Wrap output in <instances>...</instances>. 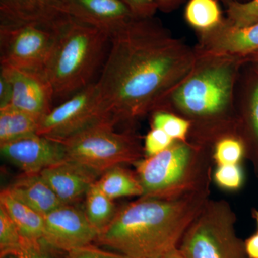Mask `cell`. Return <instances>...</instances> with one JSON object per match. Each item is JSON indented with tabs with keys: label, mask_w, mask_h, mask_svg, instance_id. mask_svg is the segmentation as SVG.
<instances>
[{
	"label": "cell",
	"mask_w": 258,
	"mask_h": 258,
	"mask_svg": "<svg viewBox=\"0 0 258 258\" xmlns=\"http://www.w3.org/2000/svg\"><path fill=\"white\" fill-rule=\"evenodd\" d=\"M109 42L96 87L102 112L115 125L135 123L152 113L196 60L195 47L153 18L131 19L111 34Z\"/></svg>",
	"instance_id": "1"
},
{
	"label": "cell",
	"mask_w": 258,
	"mask_h": 258,
	"mask_svg": "<svg viewBox=\"0 0 258 258\" xmlns=\"http://www.w3.org/2000/svg\"><path fill=\"white\" fill-rule=\"evenodd\" d=\"M195 49L191 71L161 98L154 111L170 112L189 120V134L202 144L238 130L237 89L246 59Z\"/></svg>",
	"instance_id": "2"
},
{
	"label": "cell",
	"mask_w": 258,
	"mask_h": 258,
	"mask_svg": "<svg viewBox=\"0 0 258 258\" xmlns=\"http://www.w3.org/2000/svg\"><path fill=\"white\" fill-rule=\"evenodd\" d=\"M206 198L198 189L171 199L141 198L118 209L96 242L131 258H163L178 248Z\"/></svg>",
	"instance_id": "3"
},
{
	"label": "cell",
	"mask_w": 258,
	"mask_h": 258,
	"mask_svg": "<svg viewBox=\"0 0 258 258\" xmlns=\"http://www.w3.org/2000/svg\"><path fill=\"white\" fill-rule=\"evenodd\" d=\"M110 35L71 17L61 27L45 74L55 98H66L89 86L99 67Z\"/></svg>",
	"instance_id": "4"
},
{
	"label": "cell",
	"mask_w": 258,
	"mask_h": 258,
	"mask_svg": "<svg viewBox=\"0 0 258 258\" xmlns=\"http://www.w3.org/2000/svg\"><path fill=\"white\" fill-rule=\"evenodd\" d=\"M115 125L104 120L60 141L66 159L87 168L99 177L113 166L141 160L144 149L138 137L129 130L117 132Z\"/></svg>",
	"instance_id": "5"
},
{
	"label": "cell",
	"mask_w": 258,
	"mask_h": 258,
	"mask_svg": "<svg viewBox=\"0 0 258 258\" xmlns=\"http://www.w3.org/2000/svg\"><path fill=\"white\" fill-rule=\"evenodd\" d=\"M200 144L175 141L156 155L136 162L142 198L171 199L195 189V160Z\"/></svg>",
	"instance_id": "6"
},
{
	"label": "cell",
	"mask_w": 258,
	"mask_h": 258,
	"mask_svg": "<svg viewBox=\"0 0 258 258\" xmlns=\"http://www.w3.org/2000/svg\"><path fill=\"white\" fill-rule=\"evenodd\" d=\"M225 202H208L186 231L179 249L186 258H248Z\"/></svg>",
	"instance_id": "7"
},
{
	"label": "cell",
	"mask_w": 258,
	"mask_h": 258,
	"mask_svg": "<svg viewBox=\"0 0 258 258\" xmlns=\"http://www.w3.org/2000/svg\"><path fill=\"white\" fill-rule=\"evenodd\" d=\"M64 23L47 26L0 20V64L45 73Z\"/></svg>",
	"instance_id": "8"
},
{
	"label": "cell",
	"mask_w": 258,
	"mask_h": 258,
	"mask_svg": "<svg viewBox=\"0 0 258 258\" xmlns=\"http://www.w3.org/2000/svg\"><path fill=\"white\" fill-rule=\"evenodd\" d=\"M104 120H110L98 105L96 83H92L52 108L40 121L37 134L60 142Z\"/></svg>",
	"instance_id": "9"
},
{
	"label": "cell",
	"mask_w": 258,
	"mask_h": 258,
	"mask_svg": "<svg viewBox=\"0 0 258 258\" xmlns=\"http://www.w3.org/2000/svg\"><path fill=\"white\" fill-rule=\"evenodd\" d=\"M98 235L84 210L74 205H62L44 216L42 240L60 252L66 253L91 244Z\"/></svg>",
	"instance_id": "10"
},
{
	"label": "cell",
	"mask_w": 258,
	"mask_h": 258,
	"mask_svg": "<svg viewBox=\"0 0 258 258\" xmlns=\"http://www.w3.org/2000/svg\"><path fill=\"white\" fill-rule=\"evenodd\" d=\"M1 75L11 84L10 105L41 121L52 110L53 89L45 73L1 66Z\"/></svg>",
	"instance_id": "11"
},
{
	"label": "cell",
	"mask_w": 258,
	"mask_h": 258,
	"mask_svg": "<svg viewBox=\"0 0 258 258\" xmlns=\"http://www.w3.org/2000/svg\"><path fill=\"white\" fill-rule=\"evenodd\" d=\"M2 155L24 174H40L66 159L63 144L43 136L35 135L0 144Z\"/></svg>",
	"instance_id": "12"
},
{
	"label": "cell",
	"mask_w": 258,
	"mask_h": 258,
	"mask_svg": "<svg viewBox=\"0 0 258 258\" xmlns=\"http://www.w3.org/2000/svg\"><path fill=\"white\" fill-rule=\"evenodd\" d=\"M197 47L221 55L247 57L258 52V23L237 27L224 19L213 30L199 32Z\"/></svg>",
	"instance_id": "13"
},
{
	"label": "cell",
	"mask_w": 258,
	"mask_h": 258,
	"mask_svg": "<svg viewBox=\"0 0 258 258\" xmlns=\"http://www.w3.org/2000/svg\"><path fill=\"white\" fill-rule=\"evenodd\" d=\"M63 205H72L86 197L99 176L74 161H64L40 173Z\"/></svg>",
	"instance_id": "14"
},
{
	"label": "cell",
	"mask_w": 258,
	"mask_h": 258,
	"mask_svg": "<svg viewBox=\"0 0 258 258\" xmlns=\"http://www.w3.org/2000/svg\"><path fill=\"white\" fill-rule=\"evenodd\" d=\"M70 18V0H0L2 21L58 26Z\"/></svg>",
	"instance_id": "15"
},
{
	"label": "cell",
	"mask_w": 258,
	"mask_h": 258,
	"mask_svg": "<svg viewBox=\"0 0 258 258\" xmlns=\"http://www.w3.org/2000/svg\"><path fill=\"white\" fill-rule=\"evenodd\" d=\"M70 15L101 29L110 36L134 18L121 0H70Z\"/></svg>",
	"instance_id": "16"
},
{
	"label": "cell",
	"mask_w": 258,
	"mask_h": 258,
	"mask_svg": "<svg viewBox=\"0 0 258 258\" xmlns=\"http://www.w3.org/2000/svg\"><path fill=\"white\" fill-rule=\"evenodd\" d=\"M14 198L45 216L63 205L39 174H24L7 188Z\"/></svg>",
	"instance_id": "17"
},
{
	"label": "cell",
	"mask_w": 258,
	"mask_h": 258,
	"mask_svg": "<svg viewBox=\"0 0 258 258\" xmlns=\"http://www.w3.org/2000/svg\"><path fill=\"white\" fill-rule=\"evenodd\" d=\"M0 205L6 210L18 226L24 238L42 240L44 229L43 215L14 198L8 189H2Z\"/></svg>",
	"instance_id": "18"
},
{
	"label": "cell",
	"mask_w": 258,
	"mask_h": 258,
	"mask_svg": "<svg viewBox=\"0 0 258 258\" xmlns=\"http://www.w3.org/2000/svg\"><path fill=\"white\" fill-rule=\"evenodd\" d=\"M40 120L11 105L0 108V144L35 135Z\"/></svg>",
	"instance_id": "19"
},
{
	"label": "cell",
	"mask_w": 258,
	"mask_h": 258,
	"mask_svg": "<svg viewBox=\"0 0 258 258\" xmlns=\"http://www.w3.org/2000/svg\"><path fill=\"white\" fill-rule=\"evenodd\" d=\"M96 184L107 197L111 200L124 197L144 195V189L137 174L123 167L113 166L105 171Z\"/></svg>",
	"instance_id": "20"
},
{
	"label": "cell",
	"mask_w": 258,
	"mask_h": 258,
	"mask_svg": "<svg viewBox=\"0 0 258 258\" xmlns=\"http://www.w3.org/2000/svg\"><path fill=\"white\" fill-rule=\"evenodd\" d=\"M254 69L256 76L244 100L242 117L238 118V129L245 145L249 142L252 146L258 168V70Z\"/></svg>",
	"instance_id": "21"
},
{
	"label": "cell",
	"mask_w": 258,
	"mask_h": 258,
	"mask_svg": "<svg viewBox=\"0 0 258 258\" xmlns=\"http://www.w3.org/2000/svg\"><path fill=\"white\" fill-rule=\"evenodd\" d=\"M117 210L113 200L101 191L96 182L90 188L85 197V214L98 234L109 225Z\"/></svg>",
	"instance_id": "22"
},
{
	"label": "cell",
	"mask_w": 258,
	"mask_h": 258,
	"mask_svg": "<svg viewBox=\"0 0 258 258\" xmlns=\"http://www.w3.org/2000/svg\"><path fill=\"white\" fill-rule=\"evenodd\" d=\"M184 17L198 33L213 30L224 20L217 0H189L185 8Z\"/></svg>",
	"instance_id": "23"
},
{
	"label": "cell",
	"mask_w": 258,
	"mask_h": 258,
	"mask_svg": "<svg viewBox=\"0 0 258 258\" xmlns=\"http://www.w3.org/2000/svg\"><path fill=\"white\" fill-rule=\"evenodd\" d=\"M214 142V159L219 166L237 164L243 157L246 145L239 131L222 134Z\"/></svg>",
	"instance_id": "24"
},
{
	"label": "cell",
	"mask_w": 258,
	"mask_h": 258,
	"mask_svg": "<svg viewBox=\"0 0 258 258\" xmlns=\"http://www.w3.org/2000/svg\"><path fill=\"white\" fill-rule=\"evenodd\" d=\"M60 251L42 240L23 238L18 245L0 250V258H62Z\"/></svg>",
	"instance_id": "25"
},
{
	"label": "cell",
	"mask_w": 258,
	"mask_h": 258,
	"mask_svg": "<svg viewBox=\"0 0 258 258\" xmlns=\"http://www.w3.org/2000/svg\"><path fill=\"white\" fill-rule=\"evenodd\" d=\"M152 128H160L175 141H188L191 122L182 117L164 111L153 112Z\"/></svg>",
	"instance_id": "26"
},
{
	"label": "cell",
	"mask_w": 258,
	"mask_h": 258,
	"mask_svg": "<svg viewBox=\"0 0 258 258\" xmlns=\"http://www.w3.org/2000/svg\"><path fill=\"white\" fill-rule=\"evenodd\" d=\"M227 5L226 19L231 25L247 27L258 23V0L239 3L232 2Z\"/></svg>",
	"instance_id": "27"
},
{
	"label": "cell",
	"mask_w": 258,
	"mask_h": 258,
	"mask_svg": "<svg viewBox=\"0 0 258 258\" xmlns=\"http://www.w3.org/2000/svg\"><path fill=\"white\" fill-rule=\"evenodd\" d=\"M23 238L18 226L0 205V250L18 245Z\"/></svg>",
	"instance_id": "28"
},
{
	"label": "cell",
	"mask_w": 258,
	"mask_h": 258,
	"mask_svg": "<svg viewBox=\"0 0 258 258\" xmlns=\"http://www.w3.org/2000/svg\"><path fill=\"white\" fill-rule=\"evenodd\" d=\"M217 185L225 189H237L243 182V174L240 166H220L215 174Z\"/></svg>",
	"instance_id": "29"
},
{
	"label": "cell",
	"mask_w": 258,
	"mask_h": 258,
	"mask_svg": "<svg viewBox=\"0 0 258 258\" xmlns=\"http://www.w3.org/2000/svg\"><path fill=\"white\" fill-rule=\"evenodd\" d=\"M175 142L164 131L152 128L148 133L144 142V151L147 157H152L165 150Z\"/></svg>",
	"instance_id": "30"
},
{
	"label": "cell",
	"mask_w": 258,
	"mask_h": 258,
	"mask_svg": "<svg viewBox=\"0 0 258 258\" xmlns=\"http://www.w3.org/2000/svg\"><path fill=\"white\" fill-rule=\"evenodd\" d=\"M134 18H153L158 10L156 0H121Z\"/></svg>",
	"instance_id": "31"
},
{
	"label": "cell",
	"mask_w": 258,
	"mask_h": 258,
	"mask_svg": "<svg viewBox=\"0 0 258 258\" xmlns=\"http://www.w3.org/2000/svg\"><path fill=\"white\" fill-rule=\"evenodd\" d=\"M63 258H131L125 254L107 252L92 244L66 252Z\"/></svg>",
	"instance_id": "32"
},
{
	"label": "cell",
	"mask_w": 258,
	"mask_h": 258,
	"mask_svg": "<svg viewBox=\"0 0 258 258\" xmlns=\"http://www.w3.org/2000/svg\"><path fill=\"white\" fill-rule=\"evenodd\" d=\"M13 88L10 81L0 74V108L8 106L11 103Z\"/></svg>",
	"instance_id": "33"
},
{
	"label": "cell",
	"mask_w": 258,
	"mask_h": 258,
	"mask_svg": "<svg viewBox=\"0 0 258 258\" xmlns=\"http://www.w3.org/2000/svg\"><path fill=\"white\" fill-rule=\"evenodd\" d=\"M244 248L248 258H258V232L244 242Z\"/></svg>",
	"instance_id": "34"
},
{
	"label": "cell",
	"mask_w": 258,
	"mask_h": 258,
	"mask_svg": "<svg viewBox=\"0 0 258 258\" xmlns=\"http://www.w3.org/2000/svg\"><path fill=\"white\" fill-rule=\"evenodd\" d=\"M158 9L163 12H169L177 6L183 0H156Z\"/></svg>",
	"instance_id": "35"
},
{
	"label": "cell",
	"mask_w": 258,
	"mask_h": 258,
	"mask_svg": "<svg viewBox=\"0 0 258 258\" xmlns=\"http://www.w3.org/2000/svg\"><path fill=\"white\" fill-rule=\"evenodd\" d=\"M245 59L247 62L253 64L254 68L258 70V52L247 56Z\"/></svg>",
	"instance_id": "36"
},
{
	"label": "cell",
	"mask_w": 258,
	"mask_h": 258,
	"mask_svg": "<svg viewBox=\"0 0 258 258\" xmlns=\"http://www.w3.org/2000/svg\"><path fill=\"white\" fill-rule=\"evenodd\" d=\"M163 258H186L181 254L180 252L179 249L176 248L171 250L169 253L166 254Z\"/></svg>",
	"instance_id": "37"
},
{
	"label": "cell",
	"mask_w": 258,
	"mask_h": 258,
	"mask_svg": "<svg viewBox=\"0 0 258 258\" xmlns=\"http://www.w3.org/2000/svg\"><path fill=\"white\" fill-rule=\"evenodd\" d=\"M254 218H255L256 222H257V227H258V211L256 210V211L254 212Z\"/></svg>",
	"instance_id": "38"
},
{
	"label": "cell",
	"mask_w": 258,
	"mask_h": 258,
	"mask_svg": "<svg viewBox=\"0 0 258 258\" xmlns=\"http://www.w3.org/2000/svg\"><path fill=\"white\" fill-rule=\"evenodd\" d=\"M227 4L228 3H232V2H239L240 3V0H224Z\"/></svg>",
	"instance_id": "39"
}]
</instances>
